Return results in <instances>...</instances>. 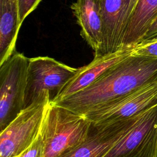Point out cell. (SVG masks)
Instances as JSON below:
<instances>
[{"mask_svg": "<svg viewBox=\"0 0 157 157\" xmlns=\"http://www.w3.org/2000/svg\"><path fill=\"white\" fill-rule=\"evenodd\" d=\"M91 123L84 115L50 102L41 128L43 157H57L81 143Z\"/></svg>", "mask_w": 157, "mask_h": 157, "instance_id": "cell-2", "label": "cell"}, {"mask_svg": "<svg viewBox=\"0 0 157 157\" xmlns=\"http://www.w3.org/2000/svg\"><path fill=\"white\" fill-rule=\"evenodd\" d=\"M132 54L157 57V37L138 44L133 48Z\"/></svg>", "mask_w": 157, "mask_h": 157, "instance_id": "cell-14", "label": "cell"}, {"mask_svg": "<svg viewBox=\"0 0 157 157\" xmlns=\"http://www.w3.org/2000/svg\"><path fill=\"white\" fill-rule=\"evenodd\" d=\"M104 157H157V105L139 114Z\"/></svg>", "mask_w": 157, "mask_h": 157, "instance_id": "cell-6", "label": "cell"}, {"mask_svg": "<svg viewBox=\"0 0 157 157\" xmlns=\"http://www.w3.org/2000/svg\"><path fill=\"white\" fill-rule=\"evenodd\" d=\"M137 115L114 121L92 122L85 140L57 157H104L129 128Z\"/></svg>", "mask_w": 157, "mask_h": 157, "instance_id": "cell-8", "label": "cell"}, {"mask_svg": "<svg viewBox=\"0 0 157 157\" xmlns=\"http://www.w3.org/2000/svg\"><path fill=\"white\" fill-rule=\"evenodd\" d=\"M21 25L18 0H0V65L15 52Z\"/></svg>", "mask_w": 157, "mask_h": 157, "instance_id": "cell-13", "label": "cell"}, {"mask_svg": "<svg viewBox=\"0 0 157 157\" xmlns=\"http://www.w3.org/2000/svg\"><path fill=\"white\" fill-rule=\"evenodd\" d=\"M157 105V82L139 88L83 115L93 123H104L136 116Z\"/></svg>", "mask_w": 157, "mask_h": 157, "instance_id": "cell-7", "label": "cell"}, {"mask_svg": "<svg viewBox=\"0 0 157 157\" xmlns=\"http://www.w3.org/2000/svg\"><path fill=\"white\" fill-rule=\"evenodd\" d=\"M132 49L120 50L113 53L94 57L88 64L78 68L75 74L51 102H56L86 88L109 68L131 55Z\"/></svg>", "mask_w": 157, "mask_h": 157, "instance_id": "cell-10", "label": "cell"}, {"mask_svg": "<svg viewBox=\"0 0 157 157\" xmlns=\"http://www.w3.org/2000/svg\"><path fill=\"white\" fill-rule=\"evenodd\" d=\"M130 0H101L102 56L121 49Z\"/></svg>", "mask_w": 157, "mask_h": 157, "instance_id": "cell-9", "label": "cell"}, {"mask_svg": "<svg viewBox=\"0 0 157 157\" xmlns=\"http://www.w3.org/2000/svg\"><path fill=\"white\" fill-rule=\"evenodd\" d=\"M18 157H43V140L41 131L32 144Z\"/></svg>", "mask_w": 157, "mask_h": 157, "instance_id": "cell-15", "label": "cell"}, {"mask_svg": "<svg viewBox=\"0 0 157 157\" xmlns=\"http://www.w3.org/2000/svg\"><path fill=\"white\" fill-rule=\"evenodd\" d=\"M50 103L49 92L43 91L1 131L0 157H18L32 144L40 132Z\"/></svg>", "mask_w": 157, "mask_h": 157, "instance_id": "cell-3", "label": "cell"}, {"mask_svg": "<svg viewBox=\"0 0 157 157\" xmlns=\"http://www.w3.org/2000/svg\"><path fill=\"white\" fill-rule=\"evenodd\" d=\"M156 37H157V20L151 25L141 42L148 40Z\"/></svg>", "mask_w": 157, "mask_h": 157, "instance_id": "cell-17", "label": "cell"}, {"mask_svg": "<svg viewBox=\"0 0 157 157\" xmlns=\"http://www.w3.org/2000/svg\"><path fill=\"white\" fill-rule=\"evenodd\" d=\"M78 68L64 64L48 56L29 59L25 91V107L34 102L45 91L52 102L75 74Z\"/></svg>", "mask_w": 157, "mask_h": 157, "instance_id": "cell-5", "label": "cell"}, {"mask_svg": "<svg viewBox=\"0 0 157 157\" xmlns=\"http://www.w3.org/2000/svg\"><path fill=\"white\" fill-rule=\"evenodd\" d=\"M42 0H18L19 2V17L21 25L34 10Z\"/></svg>", "mask_w": 157, "mask_h": 157, "instance_id": "cell-16", "label": "cell"}, {"mask_svg": "<svg viewBox=\"0 0 157 157\" xmlns=\"http://www.w3.org/2000/svg\"><path fill=\"white\" fill-rule=\"evenodd\" d=\"M29 59L15 51L0 65L1 131L25 108Z\"/></svg>", "mask_w": 157, "mask_h": 157, "instance_id": "cell-4", "label": "cell"}, {"mask_svg": "<svg viewBox=\"0 0 157 157\" xmlns=\"http://www.w3.org/2000/svg\"><path fill=\"white\" fill-rule=\"evenodd\" d=\"M71 9L81 27V36L94 52V57L102 56L101 0H76Z\"/></svg>", "mask_w": 157, "mask_h": 157, "instance_id": "cell-11", "label": "cell"}, {"mask_svg": "<svg viewBox=\"0 0 157 157\" xmlns=\"http://www.w3.org/2000/svg\"><path fill=\"white\" fill-rule=\"evenodd\" d=\"M155 82H157V57L131 53L109 68L86 88L53 104L83 115Z\"/></svg>", "mask_w": 157, "mask_h": 157, "instance_id": "cell-1", "label": "cell"}, {"mask_svg": "<svg viewBox=\"0 0 157 157\" xmlns=\"http://www.w3.org/2000/svg\"><path fill=\"white\" fill-rule=\"evenodd\" d=\"M156 20L157 0H139L127 24L121 49H132L139 44Z\"/></svg>", "mask_w": 157, "mask_h": 157, "instance_id": "cell-12", "label": "cell"}]
</instances>
